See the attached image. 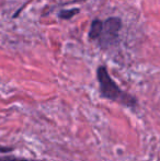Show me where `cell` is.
I'll return each mask as SVG.
<instances>
[{
	"instance_id": "1",
	"label": "cell",
	"mask_w": 160,
	"mask_h": 161,
	"mask_svg": "<svg viewBox=\"0 0 160 161\" xmlns=\"http://www.w3.org/2000/svg\"><path fill=\"white\" fill-rule=\"evenodd\" d=\"M97 78L100 83V91L104 97L113 101H121L122 103L130 104L134 103V99L126 94L119 88V86L114 82L113 79L110 77L105 66H100L97 69Z\"/></svg>"
},
{
	"instance_id": "2",
	"label": "cell",
	"mask_w": 160,
	"mask_h": 161,
	"mask_svg": "<svg viewBox=\"0 0 160 161\" xmlns=\"http://www.w3.org/2000/svg\"><path fill=\"white\" fill-rule=\"evenodd\" d=\"M122 20L119 17H110L103 21V29L100 37L98 38L99 46L102 49H108L119 42L122 30Z\"/></svg>"
},
{
	"instance_id": "3",
	"label": "cell",
	"mask_w": 160,
	"mask_h": 161,
	"mask_svg": "<svg viewBox=\"0 0 160 161\" xmlns=\"http://www.w3.org/2000/svg\"><path fill=\"white\" fill-rule=\"evenodd\" d=\"M103 29V21H101L100 19H94L91 22V25H90V30L88 33V37L90 41H96L100 37L101 33H102Z\"/></svg>"
},
{
	"instance_id": "4",
	"label": "cell",
	"mask_w": 160,
	"mask_h": 161,
	"mask_svg": "<svg viewBox=\"0 0 160 161\" xmlns=\"http://www.w3.org/2000/svg\"><path fill=\"white\" fill-rule=\"evenodd\" d=\"M80 12L79 8H74V9H65V10H60L58 12V18L62 20H69L77 15Z\"/></svg>"
},
{
	"instance_id": "5",
	"label": "cell",
	"mask_w": 160,
	"mask_h": 161,
	"mask_svg": "<svg viewBox=\"0 0 160 161\" xmlns=\"http://www.w3.org/2000/svg\"><path fill=\"white\" fill-rule=\"evenodd\" d=\"M0 161H26L23 159H18V158H13V157H1Z\"/></svg>"
}]
</instances>
